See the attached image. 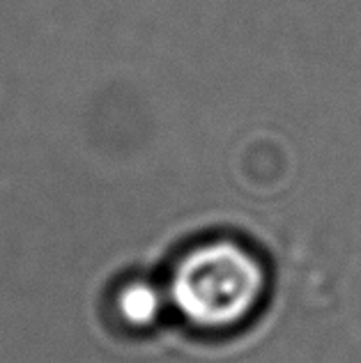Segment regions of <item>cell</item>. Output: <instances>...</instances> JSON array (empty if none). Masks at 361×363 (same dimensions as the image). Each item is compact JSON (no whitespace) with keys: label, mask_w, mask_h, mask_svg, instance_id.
<instances>
[{"label":"cell","mask_w":361,"mask_h":363,"mask_svg":"<svg viewBox=\"0 0 361 363\" xmlns=\"http://www.w3.org/2000/svg\"><path fill=\"white\" fill-rule=\"evenodd\" d=\"M270 290L262 257L233 237L196 242L175 257L164 285L168 306L189 329L231 333L260 311Z\"/></svg>","instance_id":"obj_1"},{"label":"cell","mask_w":361,"mask_h":363,"mask_svg":"<svg viewBox=\"0 0 361 363\" xmlns=\"http://www.w3.org/2000/svg\"><path fill=\"white\" fill-rule=\"evenodd\" d=\"M166 306H168L166 292L157 288L155 283L143 279L122 281L111 297L113 318L127 329L152 327Z\"/></svg>","instance_id":"obj_2"}]
</instances>
